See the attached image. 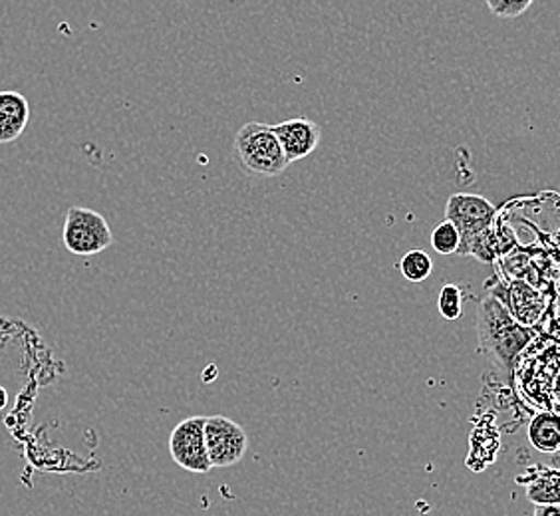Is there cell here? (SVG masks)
<instances>
[{
    "instance_id": "obj_1",
    "label": "cell",
    "mask_w": 560,
    "mask_h": 516,
    "mask_svg": "<svg viewBox=\"0 0 560 516\" xmlns=\"http://www.w3.org/2000/svg\"><path fill=\"white\" fill-rule=\"evenodd\" d=\"M477 338L479 348L511 376L517 366L518 355L535 338V330L517 322L506 310L505 304L489 294L479 302Z\"/></svg>"
},
{
    "instance_id": "obj_2",
    "label": "cell",
    "mask_w": 560,
    "mask_h": 516,
    "mask_svg": "<svg viewBox=\"0 0 560 516\" xmlns=\"http://www.w3.org/2000/svg\"><path fill=\"white\" fill-rule=\"evenodd\" d=\"M235 153L243 169L257 177H279L291 165L272 126L248 121L235 136Z\"/></svg>"
},
{
    "instance_id": "obj_3",
    "label": "cell",
    "mask_w": 560,
    "mask_h": 516,
    "mask_svg": "<svg viewBox=\"0 0 560 516\" xmlns=\"http://www.w3.org/2000/svg\"><path fill=\"white\" fill-rule=\"evenodd\" d=\"M65 247L78 257H94L112 247L114 233L104 216L88 207H70L66 213Z\"/></svg>"
},
{
    "instance_id": "obj_4",
    "label": "cell",
    "mask_w": 560,
    "mask_h": 516,
    "mask_svg": "<svg viewBox=\"0 0 560 516\" xmlns=\"http://www.w3.org/2000/svg\"><path fill=\"white\" fill-rule=\"evenodd\" d=\"M495 215L497 209L493 203L481 195L455 194L450 197L445 204V219L452 221L459 231V257H469V248L474 245L475 238L495 223Z\"/></svg>"
},
{
    "instance_id": "obj_5",
    "label": "cell",
    "mask_w": 560,
    "mask_h": 516,
    "mask_svg": "<svg viewBox=\"0 0 560 516\" xmlns=\"http://www.w3.org/2000/svg\"><path fill=\"white\" fill-rule=\"evenodd\" d=\"M170 453L182 469L195 474H207L213 465L209 461L206 443V418L194 415L175 425L170 435Z\"/></svg>"
},
{
    "instance_id": "obj_6",
    "label": "cell",
    "mask_w": 560,
    "mask_h": 516,
    "mask_svg": "<svg viewBox=\"0 0 560 516\" xmlns=\"http://www.w3.org/2000/svg\"><path fill=\"white\" fill-rule=\"evenodd\" d=\"M206 443L213 469H225L243 461L248 452V437L237 421L225 415L206 418Z\"/></svg>"
},
{
    "instance_id": "obj_7",
    "label": "cell",
    "mask_w": 560,
    "mask_h": 516,
    "mask_svg": "<svg viewBox=\"0 0 560 516\" xmlns=\"http://www.w3.org/2000/svg\"><path fill=\"white\" fill-rule=\"evenodd\" d=\"M289 163L302 162L318 150L323 129L313 119L294 118L272 126Z\"/></svg>"
},
{
    "instance_id": "obj_8",
    "label": "cell",
    "mask_w": 560,
    "mask_h": 516,
    "mask_svg": "<svg viewBox=\"0 0 560 516\" xmlns=\"http://www.w3.org/2000/svg\"><path fill=\"white\" fill-rule=\"evenodd\" d=\"M493 296L505 304L506 310L511 316L523 324V326H533L539 322L540 314L545 310L547 302L540 296L539 292L533 286H528L527 282H513L505 291H491Z\"/></svg>"
},
{
    "instance_id": "obj_9",
    "label": "cell",
    "mask_w": 560,
    "mask_h": 516,
    "mask_svg": "<svg viewBox=\"0 0 560 516\" xmlns=\"http://www.w3.org/2000/svg\"><path fill=\"white\" fill-rule=\"evenodd\" d=\"M31 119V106L19 92H0V143L19 140Z\"/></svg>"
},
{
    "instance_id": "obj_10",
    "label": "cell",
    "mask_w": 560,
    "mask_h": 516,
    "mask_svg": "<svg viewBox=\"0 0 560 516\" xmlns=\"http://www.w3.org/2000/svg\"><path fill=\"white\" fill-rule=\"evenodd\" d=\"M528 442L539 453L555 455L560 452V415L539 413L528 423Z\"/></svg>"
},
{
    "instance_id": "obj_11",
    "label": "cell",
    "mask_w": 560,
    "mask_h": 516,
    "mask_svg": "<svg viewBox=\"0 0 560 516\" xmlns=\"http://www.w3.org/2000/svg\"><path fill=\"white\" fill-rule=\"evenodd\" d=\"M527 484V499L533 505H560V471L539 469Z\"/></svg>"
},
{
    "instance_id": "obj_12",
    "label": "cell",
    "mask_w": 560,
    "mask_h": 516,
    "mask_svg": "<svg viewBox=\"0 0 560 516\" xmlns=\"http://www.w3.org/2000/svg\"><path fill=\"white\" fill-rule=\"evenodd\" d=\"M398 267L404 279L410 280L413 284H420L423 280L430 279L433 272V260L425 250L413 248L401 257Z\"/></svg>"
},
{
    "instance_id": "obj_13",
    "label": "cell",
    "mask_w": 560,
    "mask_h": 516,
    "mask_svg": "<svg viewBox=\"0 0 560 516\" xmlns=\"http://www.w3.org/2000/svg\"><path fill=\"white\" fill-rule=\"evenodd\" d=\"M430 241L433 250L440 253V255H457L459 245H462L457 226L453 225L452 221H447V219L433 228Z\"/></svg>"
},
{
    "instance_id": "obj_14",
    "label": "cell",
    "mask_w": 560,
    "mask_h": 516,
    "mask_svg": "<svg viewBox=\"0 0 560 516\" xmlns=\"http://www.w3.org/2000/svg\"><path fill=\"white\" fill-rule=\"evenodd\" d=\"M438 310L445 320H459L464 316V294L455 284H443L438 296Z\"/></svg>"
},
{
    "instance_id": "obj_15",
    "label": "cell",
    "mask_w": 560,
    "mask_h": 516,
    "mask_svg": "<svg viewBox=\"0 0 560 516\" xmlns=\"http://www.w3.org/2000/svg\"><path fill=\"white\" fill-rule=\"evenodd\" d=\"M487 9L499 19H517L530 9L535 0H486Z\"/></svg>"
},
{
    "instance_id": "obj_16",
    "label": "cell",
    "mask_w": 560,
    "mask_h": 516,
    "mask_svg": "<svg viewBox=\"0 0 560 516\" xmlns=\"http://www.w3.org/2000/svg\"><path fill=\"white\" fill-rule=\"evenodd\" d=\"M533 516H560V505H535Z\"/></svg>"
},
{
    "instance_id": "obj_17",
    "label": "cell",
    "mask_w": 560,
    "mask_h": 516,
    "mask_svg": "<svg viewBox=\"0 0 560 516\" xmlns=\"http://www.w3.org/2000/svg\"><path fill=\"white\" fill-rule=\"evenodd\" d=\"M9 406V391L4 387H0V411Z\"/></svg>"
}]
</instances>
